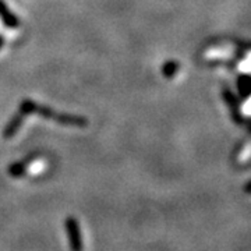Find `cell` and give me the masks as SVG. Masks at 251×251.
Wrapping results in <instances>:
<instances>
[{"mask_svg": "<svg viewBox=\"0 0 251 251\" xmlns=\"http://www.w3.org/2000/svg\"><path fill=\"white\" fill-rule=\"evenodd\" d=\"M66 230H67V239H69V244H70V250L82 251L84 246H82V240H81L78 222L75 218L70 216L66 219Z\"/></svg>", "mask_w": 251, "mask_h": 251, "instance_id": "obj_1", "label": "cell"}]
</instances>
